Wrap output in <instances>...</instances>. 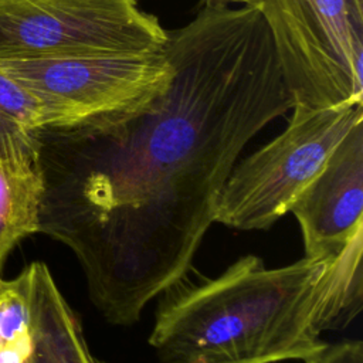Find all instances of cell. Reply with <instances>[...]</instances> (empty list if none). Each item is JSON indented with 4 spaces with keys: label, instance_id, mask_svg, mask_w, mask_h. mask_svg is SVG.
I'll return each mask as SVG.
<instances>
[{
    "label": "cell",
    "instance_id": "1",
    "mask_svg": "<svg viewBox=\"0 0 363 363\" xmlns=\"http://www.w3.org/2000/svg\"><path fill=\"white\" fill-rule=\"evenodd\" d=\"M166 33L172 77L160 95L37 133L38 233L74 252L113 325L133 323L182 281L240 153L294 105L252 9L204 1Z\"/></svg>",
    "mask_w": 363,
    "mask_h": 363
},
{
    "label": "cell",
    "instance_id": "2",
    "mask_svg": "<svg viewBox=\"0 0 363 363\" xmlns=\"http://www.w3.org/2000/svg\"><path fill=\"white\" fill-rule=\"evenodd\" d=\"M363 230L335 258L265 268L245 255L214 279L174 284L149 339L160 363H277L326 347L362 309Z\"/></svg>",
    "mask_w": 363,
    "mask_h": 363
},
{
    "label": "cell",
    "instance_id": "3",
    "mask_svg": "<svg viewBox=\"0 0 363 363\" xmlns=\"http://www.w3.org/2000/svg\"><path fill=\"white\" fill-rule=\"evenodd\" d=\"M292 104H363V0H251ZM292 105V106H294Z\"/></svg>",
    "mask_w": 363,
    "mask_h": 363
},
{
    "label": "cell",
    "instance_id": "4",
    "mask_svg": "<svg viewBox=\"0 0 363 363\" xmlns=\"http://www.w3.org/2000/svg\"><path fill=\"white\" fill-rule=\"evenodd\" d=\"M362 121L363 104H295L285 130L234 166L218 194L214 221L240 230L269 228Z\"/></svg>",
    "mask_w": 363,
    "mask_h": 363
},
{
    "label": "cell",
    "instance_id": "5",
    "mask_svg": "<svg viewBox=\"0 0 363 363\" xmlns=\"http://www.w3.org/2000/svg\"><path fill=\"white\" fill-rule=\"evenodd\" d=\"M166 31L130 0H0V60L160 51Z\"/></svg>",
    "mask_w": 363,
    "mask_h": 363
},
{
    "label": "cell",
    "instance_id": "6",
    "mask_svg": "<svg viewBox=\"0 0 363 363\" xmlns=\"http://www.w3.org/2000/svg\"><path fill=\"white\" fill-rule=\"evenodd\" d=\"M0 71L44 105L50 128L132 112L160 95L172 77L163 52L0 60Z\"/></svg>",
    "mask_w": 363,
    "mask_h": 363
},
{
    "label": "cell",
    "instance_id": "7",
    "mask_svg": "<svg viewBox=\"0 0 363 363\" xmlns=\"http://www.w3.org/2000/svg\"><path fill=\"white\" fill-rule=\"evenodd\" d=\"M0 363H104L43 262L0 278Z\"/></svg>",
    "mask_w": 363,
    "mask_h": 363
},
{
    "label": "cell",
    "instance_id": "8",
    "mask_svg": "<svg viewBox=\"0 0 363 363\" xmlns=\"http://www.w3.org/2000/svg\"><path fill=\"white\" fill-rule=\"evenodd\" d=\"M305 257L335 258L363 230V121L335 147L292 203Z\"/></svg>",
    "mask_w": 363,
    "mask_h": 363
},
{
    "label": "cell",
    "instance_id": "9",
    "mask_svg": "<svg viewBox=\"0 0 363 363\" xmlns=\"http://www.w3.org/2000/svg\"><path fill=\"white\" fill-rule=\"evenodd\" d=\"M40 196L37 160L0 156V271L16 245L38 233Z\"/></svg>",
    "mask_w": 363,
    "mask_h": 363
},
{
    "label": "cell",
    "instance_id": "10",
    "mask_svg": "<svg viewBox=\"0 0 363 363\" xmlns=\"http://www.w3.org/2000/svg\"><path fill=\"white\" fill-rule=\"evenodd\" d=\"M48 126L41 101L0 71V156L37 160V133Z\"/></svg>",
    "mask_w": 363,
    "mask_h": 363
},
{
    "label": "cell",
    "instance_id": "11",
    "mask_svg": "<svg viewBox=\"0 0 363 363\" xmlns=\"http://www.w3.org/2000/svg\"><path fill=\"white\" fill-rule=\"evenodd\" d=\"M305 363H363V343L347 340L337 345H326L323 350L303 360Z\"/></svg>",
    "mask_w": 363,
    "mask_h": 363
},
{
    "label": "cell",
    "instance_id": "12",
    "mask_svg": "<svg viewBox=\"0 0 363 363\" xmlns=\"http://www.w3.org/2000/svg\"><path fill=\"white\" fill-rule=\"evenodd\" d=\"M213 1H220V3H224V4L240 3L241 6H251V0H213Z\"/></svg>",
    "mask_w": 363,
    "mask_h": 363
}]
</instances>
